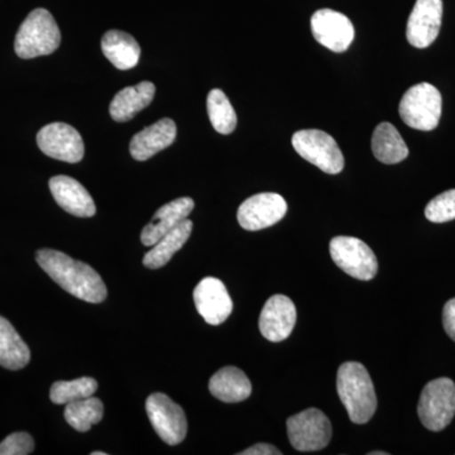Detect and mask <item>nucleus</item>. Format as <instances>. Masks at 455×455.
Wrapping results in <instances>:
<instances>
[{
  "label": "nucleus",
  "mask_w": 455,
  "mask_h": 455,
  "mask_svg": "<svg viewBox=\"0 0 455 455\" xmlns=\"http://www.w3.org/2000/svg\"><path fill=\"white\" fill-rule=\"evenodd\" d=\"M443 325H444L445 333L455 341V298L445 304L443 310Z\"/></svg>",
  "instance_id": "obj_30"
},
{
  "label": "nucleus",
  "mask_w": 455,
  "mask_h": 455,
  "mask_svg": "<svg viewBox=\"0 0 455 455\" xmlns=\"http://www.w3.org/2000/svg\"><path fill=\"white\" fill-rule=\"evenodd\" d=\"M37 145L44 155L68 164L80 163L85 154L79 132L62 122L44 125L38 132Z\"/></svg>",
  "instance_id": "obj_10"
},
{
  "label": "nucleus",
  "mask_w": 455,
  "mask_h": 455,
  "mask_svg": "<svg viewBox=\"0 0 455 455\" xmlns=\"http://www.w3.org/2000/svg\"><path fill=\"white\" fill-rule=\"evenodd\" d=\"M442 94L429 83H421L407 90L400 101L398 113L409 127L418 131H433L442 116Z\"/></svg>",
  "instance_id": "obj_4"
},
{
  "label": "nucleus",
  "mask_w": 455,
  "mask_h": 455,
  "mask_svg": "<svg viewBox=\"0 0 455 455\" xmlns=\"http://www.w3.org/2000/svg\"><path fill=\"white\" fill-rule=\"evenodd\" d=\"M372 152L379 163L395 164L403 163L409 156L405 140L395 125L383 122L377 125L372 136Z\"/></svg>",
  "instance_id": "obj_23"
},
{
  "label": "nucleus",
  "mask_w": 455,
  "mask_h": 455,
  "mask_svg": "<svg viewBox=\"0 0 455 455\" xmlns=\"http://www.w3.org/2000/svg\"><path fill=\"white\" fill-rule=\"evenodd\" d=\"M296 307L291 299L274 295L260 311L259 331L269 341H283L290 337L296 324Z\"/></svg>",
  "instance_id": "obj_15"
},
{
  "label": "nucleus",
  "mask_w": 455,
  "mask_h": 455,
  "mask_svg": "<svg viewBox=\"0 0 455 455\" xmlns=\"http://www.w3.org/2000/svg\"><path fill=\"white\" fill-rule=\"evenodd\" d=\"M193 232V221L190 220H182L178 227L173 228L171 232L164 235L157 243L152 245L143 257V265L147 268L157 269L164 267L170 262L173 254L178 252L187 243Z\"/></svg>",
  "instance_id": "obj_22"
},
{
  "label": "nucleus",
  "mask_w": 455,
  "mask_h": 455,
  "mask_svg": "<svg viewBox=\"0 0 455 455\" xmlns=\"http://www.w3.org/2000/svg\"><path fill=\"white\" fill-rule=\"evenodd\" d=\"M337 390L341 403L355 424H366L377 409L372 379L366 367L358 362H346L337 374Z\"/></svg>",
  "instance_id": "obj_2"
},
{
  "label": "nucleus",
  "mask_w": 455,
  "mask_h": 455,
  "mask_svg": "<svg viewBox=\"0 0 455 455\" xmlns=\"http://www.w3.org/2000/svg\"><path fill=\"white\" fill-rule=\"evenodd\" d=\"M178 128L175 122L164 118L139 132L132 139L130 151L132 157L137 161H147L156 154L163 151L175 142Z\"/></svg>",
  "instance_id": "obj_18"
},
{
  "label": "nucleus",
  "mask_w": 455,
  "mask_h": 455,
  "mask_svg": "<svg viewBox=\"0 0 455 455\" xmlns=\"http://www.w3.org/2000/svg\"><path fill=\"white\" fill-rule=\"evenodd\" d=\"M155 92L156 86L151 82H142L121 90L110 103V116L116 122L131 121L137 113L152 103Z\"/></svg>",
  "instance_id": "obj_20"
},
{
  "label": "nucleus",
  "mask_w": 455,
  "mask_h": 455,
  "mask_svg": "<svg viewBox=\"0 0 455 455\" xmlns=\"http://www.w3.org/2000/svg\"><path fill=\"white\" fill-rule=\"evenodd\" d=\"M196 203L191 197H179L163 208L158 209L151 223L147 224L140 233V241L146 247H152L157 243L164 235L179 226L182 220H188L194 211Z\"/></svg>",
  "instance_id": "obj_17"
},
{
  "label": "nucleus",
  "mask_w": 455,
  "mask_h": 455,
  "mask_svg": "<svg viewBox=\"0 0 455 455\" xmlns=\"http://www.w3.org/2000/svg\"><path fill=\"white\" fill-rule=\"evenodd\" d=\"M209 391L223 403H242L252 394V385L243 371L229 366L221 368L212 377Z\"/></svg>",
  "instance_id": "obj_19"
},
{
  "label": "nucleus",
  "mask_w": 455,
  "mask_h": 455,
  "mask_svg": "<svg viewBox=\"0 0 455 455\" xmlns=\"http://www.w3.org/2000/svg\"><path fill=\"white\" fill-rule=\"evenodd\" d=\"M61 44V32L47 9L37 8L18 29L14 50L20 59L29 60L55 52Z\"/></svg>",
  "instance_id": "obj_3"
},
{
  "label": "nucleus",
  "mask_w": 455,
  "mask_h": 455,
  "mask_svg": "<svg viewBox=\"0 0 455 455\" xmlns=\"http://www.w3.org/2000/svg\"><path fill=\"white\" fill-rule=\"evenodd\" d=\"M101 50L107 59L119 70H131L139 65L140 47L130 33L116 29L108 31L101 40Z\"/></svg>",
  "instance_id": "obj_21"
},
{
  "label": "nucleus",
  "mask_w": 455,
  "mask_h": 455,
  "mask_svg": "<svg viewBox=\"0 0 455 455\" xmlns=\"http://www.w3.org/2000/svg\"><path fill=\"white\" fill-rule=\"evenodd\" d=\"M31 361L28 346L17 333L14 326L0 316V366L7 370H22Z\"/></svg>",
  "instance_id": "obj_24"
},
{
  "label": "nucleus",
  "mask_w": 455,
  "mask_h": 455,
  "mask_svg": "<svg viewBox=\"0 0 455 455\" xmlns=\"http://www.w3.org/2000/svg\"><path fill=\"white\" fill-rule=\"evenodd\" d=\"M146 411L157 435L166 444L178 445L188 433L187 415L167 395L152 394L147 398Z\"/></svg>",
  "instance_id": "obj_9"
},
{
  "label": "nucleus",
  "mask_w": 455,
  "mask_h": 455,
  "mask_svg": "<svg viewBox=\"0 0 455 455\" xmlns=\"http://www.w3.org/2000/svg\"><path fill=\"white\" fill-rule=\"evenodd\" d=\"M239 455H281L283 451H278L276 447L266 443H259V444L253 445V447L245 449V451L238 453Z\"/></svg>",
  "instance_id": "obj_31"
},
{
  "label": "nucleus",
  "mask_w": 455,
  "mask_h": 455,
  "mask_svg": "<svg viewBox=\"0 0 455 455\" xmlns=\"http://www.w3.org/2000/svg\"><path fill=\"white\" fill-rule=\"evenodd\" d=\"M292 146L304 160L319 167L329 175H337L344 169V156L333 137L319 130L296 132Z\"/></svg>",
  "instance_id": "obj_6"
},
{
  "label": "nucleus",
  "mask_w": 455,
  "mask_h": 455,
  "mask_svg": "<svg viewBox=\"0 0 455 455\" xmlns=\"http://www.w3.org/2000/svg\"><path fill=\"white\" fill-rule=\"evenodd\" d=\"M286 425L290 443L299 451H322L333 434L328 416L314 407L287 419Z\"/></svg>",
  "instance_id": "obj_7"
},
{
  "label": "nucleus",
  "mask_w": 455,
  "mask_h": 455,
  "mask_svg": "<svg viewBox=\"0 0 455 455\" xmlns=\"http://www.w3.org/2000/svg\"><path fill=\"white\" fill-rule=\"evenodd\" d=\"M194 302L197 313L214 326L223 324L233 311L232 298L220 278H203L194 290Z\"/></svg>",
  "instance_id": "obj_14"
},
{
  "label": "nucleus",
  "mask_w": 455,
  "mask_h": 455,
  "mask_svg": "<svg viewBox=\"0 0 455 455\" xmlns=\"http://www.w3.org/2000/svg\"><path fill=\"white\" fill-rule=\"evenodd\" d=\"M209 119L220 134H230L236 127V114L229 99L220 89H212L206 100Z\"/></svg>",
  "instance_id": "obj_26"
},
{
  "label": "nucleus",
  "mask_w": 455,
  "mask_h": 455,
  "mask_svg": "<svg viewBox=\"0 0 455 455\" xmlns=\"http://www.w3.org/2000/svg\"><path fill=\"white\" fill-rule=\"evenodd\" d=\"M36 259L59 286L75 298L92 304L106 300V283L101 280L100 275L86 263L53 250L38 251Z\"/></svg>",
  "instance_id": "obj_1"
},
{
  "label": "nucleus",
  "mask_w": 455,
  "mask_h": 455,
  "mask_svg": "<svg viewBox=\"0 0 455 455\" xmlns=\"http://www.w3.org/2000/svg\"><path fill=\"white\" fill-rule=\"evenodd\" d=\"M65 420L75 430L86 433L92 425L100 423L104 415V405L97 397L90 396L83 400L66 403Z\"/></svg>",
  "instance_id": "obj_25"
},
{
  "label": "nucleus",
  "mask_w": 455,
  "mask_h": 455,
  "mask_svg": "<svg viewBox=\"0 0 455 455\" xmlns=\"http://www.w3.org/2000/svg\"><path fill=\"white\" fill-rule=\"evenodd\" d=\"M49 185L56 203L65 212L79 218L94 217L97 206L89 191L79 181L68 176L59 175L51 179Z\"/></svg>",
  "instance_id": "obj_16"
},
{
  "label": "nucleus",
  "mask_w": 455,
  "mask_h": 455,
  "mask_svg": "<svg viewBox=\"0 0 455 455\" xmlns=\"http://www.w3.org/2000/svg\"><path fill=\"white\" fill-rule=\"evenodd\" d=\"M443 0H416L407 20L406 37L416 49H427L439 36Z\"/></svg>",
  "instance_id": "obj_13"
},
{
  "label": "nucleus",
  "mask_w": 455,
  "mask_h": 455,
  "mask_svg": "<svg viewBox=\"0 0 455 455\" xmlns=\"http://www.w3.org/2000/svg\"><path fill=\"white\" fill-rule=\"evenodd\" d=\"M286 212L287 203L280 194L260 193L242 203L236 217L243 229L256 232L275 226Z\"/></svg>",
  "instance_id": "obj_12"
},
{
  "label": "nucleus",
  "mask_w": 455,
  "mask_h": 455,
  "mask_svg": "<svg viewBox=\"0 0 455 455\" xmlns=\"http://www.w3.org/2000/svg\"><path fill=\"white\" fill-rule=\"evenodd\" d=\"M311 31L320 44L333 52L349 49L355 40V26L348 17L333 9H319L311 17Z\"/></svg>",
  "instance_id": "obj_11"
},
{
  "label": "nucleus",
  "mask_w": 455,
  "mask_h": 455,
  "mask_svg": "<svg viewBox=\"0 0 455 455\" xmlns=\"http://www.w3.org/2000/svg\"><path fill=\"white\" fill-rule=\"evenodd\" d=\"M98 390V382L92 377H82L74 381L55 382L51 387L50 398L56 405H66L73 401L92 396Z\"/></svg>",
  "instance_id": "obj_27"
},
{
  "label": "nucleus",
  "mask_w": 455,
  "mask_h": 455,
  "mask_svg": "<svg viewBox=\"0 0 455 455\" xmlns=\"http://www.w3.org/2000/svg\"><path fill=\"white\" fill-rule=\"evenodd\" d=\"M35 449V442L29 434L14 433L0 443V455H28Z\"/></svg>",
  "instance_id": "obj_29"
},
{
  "label": "nucleus",
  "mask_w": 455,
  "mask_h": 455,
  "mask_svg": "<svg viewBox=\"0 0 455 455\" xmlns=\"http://www.w3.org/2000/svg\"><path fill=\"white\" fill-rule=\"evenodd\" d=\"M329 250L335 265L357 280H372L379 271V262L373 251L361 239L355 236H335L331 241Z\"/></svg>",
  "instance_id": "obj_8"
},
{
  "label": "nucleus",
  "mask_w": 455,
  "mask_h": 455,
  "mask_svg": "<svg viewBox=\"0 0 455 455\" xmlns=\"http://www.w3.org/2000/svg\"><path fill=\"white\" fill-rule=\"evenodd\" d=\"M418 414L427 430H444L455 416V383L447 377L427 383L420 395Z\"/></svg>",
  "instance_id": "obj_5"
},
{
  "label": "nucleus",
  "mask_w": 455,
  "mask_h": 455,
  "mask_svg": "<svg viewBox=\"0 0 455 455\" xmlns=\"http://www.w3.org/2000/svg\"><path fill=\"white\" fill-rule=\"evenodd\" d=\"M107 453H103V451H92V455H106Z\"/></svg>",
  "instance_id": "obj_33"
},
{
  "label": "nucleus",
  "mask_w": 455,
  "mask_h": 455,
  "mask_svg": "<svg viewBox=\"0 0 455 455\" xmlns=\"http://www.w3.org/2000/svg\"><path fill=\"white\" fill-rule=\"evenodd\" d=\"M425 217L433 223H447L455 220V188L434 197L427 208Z\"/></svg>",
  "instance_id": "obj_28"
},
{
  "label": "nucleus",
  "mask_w": 455,
  "mask_h": 455,
  "mask_svg": "<svg viewBox=\"0 0 455 455\" xmlns=\"http://www.w3.org/2000/svg\"><path fill=\"white\" fill-rule=\"evenodd\" d=\"M370 455H387L388 453H386V451H371V453H368Z\"/></svg>",
  "instance_id": "obj_32"
}]
</instances>
